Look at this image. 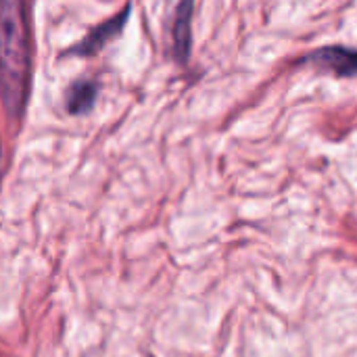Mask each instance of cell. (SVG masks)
<instances>
[{
	"label": "cell",
	"mask_w": 357,
	"mask_h": 357,
	"mask_svg": "<svg viewBox=\"0 0 357 357\" xmlns=\"http://www.w3.org/2000/svg\"><path fill=\"white\" fill-rule=\"evenodd\" d=\"M29 27L25 0H0V98L8 117H21L29 92Z\"/></svg>",
	"instance_id": "cell-1"
},
{
	"label": "cell",
	"mask_w": 357,
	"mask_h": 357,
	"mask_svg": "<svg viewBox=\"0 0 357 357\" xmlns=\"http://www.w3.org/2000/svg\"><path fill=\"white\" fill-rule=\"evenodd\" d=\"M305 61L322 69H328L341 77L357 75V50L347 46H322L316 52H312Z\"/></svg>",
	"instance_id": "cell-2"
},
{
	"label": "cell",
	"mask_w": 357,
	"mask_h": 357,
	"mask_svg": "<svg viewBox=\"0 0 357 357\" xmlns=\"http://www.w3.org/2000/svg\"><path fill=\"white\" fill-rule=\"evenodd\" d=\"M128 15H130V4H128L119 15H115L113 19H109V21H105L102 25L94 27V29L86 36V40H82L77 46H73V50H69V54L90 56V54L98 52L107 42H111L115 36L121 33V29H123V25H126V21H128Z\"/></svg>",
	"instance_id": "cell-3"
},
{
	"label": "cell",
	"mask_w": 357,
	"mask_h": 357,
	"mask_svg": "<svg viewBox=\"0 0 357 357\" xmlns=\"http://www.w3.org/2000/svg\"><path fill=\"white\" fill-rule=\"evenodd\" d=\"M192 10H195V0H180L176 6V17H174V54L178 63H186L190 56V46H192Z\"/></svg>",
	"instance_id": "cell-4"
},
{
	"label": "cell",
	"mask_w": 357,
	"mask_h": 357,
	"mask_svg": "<svg viewBox=\"0 0 357 357\" xmlns=\"http://www.w3.org/2000/svg\"><path fill=\"white\" fill-rule=\"evenodd\" d=\"M96 92H98V86L94 82L77 79L67 92V109H69V113L79 115V113L90 111L94 100H96Z\"/></svg>",
	"instance_id": "cell-5"
},
{
	"label": "cell",
	"mask_w": 357,
	"mask_h": 357,
	"mask_svg": "<svg viewBox=\"0 0 357 357\" xmlns=\"http://www.w3.org/2000/svg\"><path fill=\"white\" fill-rule=\"evenodd\" d=\"M0 163H2V149H0Z\"/></svg>",
	"instance_id": "cell-6"
}]
</instances>
